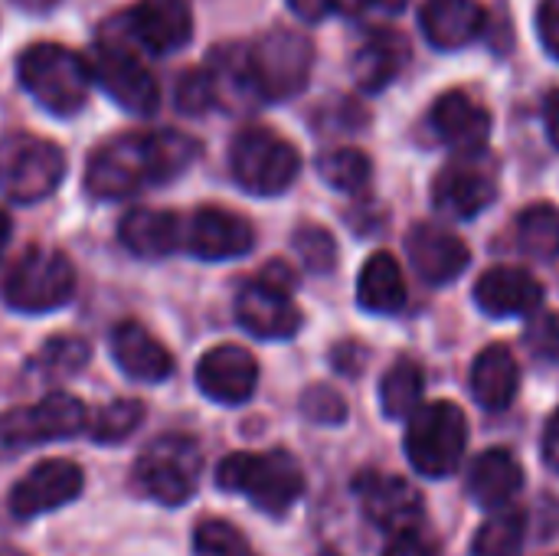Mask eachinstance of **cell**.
Instances as JSON below:
<instances>
[{
    "label": "cell",
    "mask_w": 559,
    "mask_h": 556,
    "mask_svg": "<svg viewBox=\"0 0 559 556\" xmlns=\"http://www.w3.org/2000/svg\"><path fill=\"white\" fill-rule=\"evenodd\" d=\"M200 144L177 131H134L102 144L85 167V187L98 200H124L147 184H167L183 174Z\"/></svg>",
    "instance_id": "cell-1"
},
{
    "label": "cell",
    "mask_w": 559,
    "mask_h": 556,
    "mask_svg": "<svg viewBox=\"0 0 559 556\" xmlns=\"http://www.w3.org/2000/svg\"><path fill=\"white\" fill-rule=\"evenodd\" d=\"M216 485L229 495L249 498L259 511L282 518L305 495V472L282 449L262 452V456L236 452V456H226L219 462Z\"/></svg>",
    "instance_id": "cell-2"
},
{
    "label": "cell",
    "mask_w": 559,
    "mask_h": 556,
    "mask_svg": "<svg viewBox=\"0 0 559 556\" xmlns=\"http://www.w3.org/2000/svg\"><path fill=\"white\" fill-rule=\"evenodd\" d=\"M16 72H20V85L29 92V98L52 115H72L88 98L92 66L79 52H72L59 43L26 46L20 52Z\"/></svg>",
    "instance_id": "cell-3"
},
{
    "label": "cell",
    "mask_w": 559,
    "mask_h": 556,
    "mask_svg": "<svg viewBox=\"0 0 559 556\" xmlns=\"http://www.w3.org/2000/svg\"><path fill=\"white\" fill-rule=\"evenodd\" d=\"M203 475V449L190 436H160L154 439L134 465V485L157 505L180 508L197 495Z\"/></svg>",
    "instance_id": "cell-4"
},
{
    "label": "cell",
    "mask_w": 559,
    "mask_h": 556,
    "mask_svg": "<svg viewBox=\"0 0 559 556\" xmlns=\"http://www.w3.org/2000/svg\"><path fill=\"white\" fill-rule=\"evenodd\" d=\"M465 446H468V423L455 403L439 400V403L419 406L409 416L406 456L419 475H426V478L452 475L462 465Z\"/></svg>",
    "instance_id": "cell-5"
},
{
    "label": "cell",
    "mask_w": 559,
    "mask_h": 556,
    "mask_svg": "<svg viewBox=\"0 0 559 556\" xmlns=\"http://www.w3.org/2000/svg\"><path fill=\"white\" fill-rule=\"evenodd\" d=\"M75 292V269L59 249L29 246L3 279V301L23 315L62 308Z\"/></svg>",
    "instance_id": "cell-6"
},
{
    "label": "cell",
    "mask_w": 559,
    "mask_h": 556,
    "mask_svg": "<svg viewBox=\"0 0 559 556\" xmlns=\"http://www.w3.org/2000/svg\"><path fill=\"white\" fill-rule=\"evenodd\" d=\"M88 429V410L69 393H49L36 406L0 413V459H13L43 442H62Z\"/></svg>",
    "instance_id": "cell-7"
},
{
    "label": "cell",
    "mask_w": 559,
    "mask_h": 556,
    "mask_svg": "<svg viewBox=\"0 0 559 556\" xmlns=\"http://www.w3.org/2000/svg\"><path fill=\"white\" fill-rule=\"evenodd\" d=\"M229 167L242 190L255 197H275L285 193L301 170V157L295 144L278 138L269 128H249L242 131L229 147Z\"/></svg>",
    "instance_id": "cell-8"
},
{
    "label": "cell",
    "mask_w": 559,
    "mask_h": 556,
    "mask_svg": "<svg viewBox=\"0 0 559 556\" xmlns=\"http://www.w3.org/2000/svg\"><path fill=\"white\" fill-rule=\"evenodd\" d=\"M246 62L259 98H292L308 85L314 46L305 33L272 29L252 49H246Z\"/></svg>",
    "instance_id": "cell-9"
},
{
    "label": "cell",
    "mask_w": 559,
    "mask_h": 556,
    "mask_svg": "<svg viewBox=\"0 0 559 556\" xmlns=\"http://www.w3.org/2000/svg\"><path fill=\"white\" fill-rule=\"evenodd\" d=\"M88 66H92V82H98L108 92V98L118 102L124 111H134V115L157 111L160 105L157 79L128 43L102 36Z\"/></svg>",
    "instance_id": "cell-10"
},
{
    "label": "cell",
    "mask_w": 559,
    "mask_h": 556,
    "mask_svg": "<svg viewBox=\"0 0 559 556\" xmlns=\"http://www.w3.org/2000/svg\"><path fill=\"white\" fill-rule=\"evenodd\" d=\"M495 197H498V167L488 157V147L472 154H455V161H449L432 184L436 210L455 220L478 216L485 206L495 203Z\"/></svg>",
    "instance_id": "cell-11"
},
{
    "label": "cell",
    "mask_w": 559,
    "mask_h": 556,
    "mask_svg": "<svg viewBox=\"0 0 559 556\" xmlns=\"http://www.w3.org/2000/svg\"><path fill=\"white\" fill-rule=\"evenodd\" d=\"M85 475L69 459H46L29 469L10 492L7 508L16 521H33L46 511L66 508L82 495Z\"/></svg>",
    "instance_id": "cell-12"
},
{
    "label": "cell",
    "mask_w": 559,
    "mask_h": 556,
    "mask_svg": "<svg viewBox=\"0 0 559 556\" xmlns=\"http://www.w3.org/2000/svg\"><path fill=\"white\" fill-rule=\"evenodd\" d=\"M66 177V157L52 141L23 138L13 144L3 164V187L16 203L46 200Z\"/></svg>",
    "instance_id": "cell-13"
},
{
    "label": "cell",
    "mask_w": 559,
    "mask_h": 556,
    "mask_svg": "<svg viewBox=\"0 0 559 556\" xmlns=\"http://www.w3.org/2000/svg\"><path fill=\"white\" fill-rule=\"evenodd\" d=\"M364 514L383 531H413L423 524V495L396 475L364 472L354 482Z\"/></svg>",
    "instance_id": "cell-14"
},
{
    "label": "cell",
    "mask_w": 559,
    "mask_h": 556,
    "mask_svg": "<svg viewBox=\"0 0 559 556\" xmlns=\"http://www.w3.org/2000/svg\"><path fill=\"white\" fill-rule=\"evenodd\" d=\"M236 318L252 338L262 341H288L301 328V311L292 301V292L265 282L262 275L242 285L236 298Z\"/></svg>",
    "instance_id": "cell-15"
},
{
    "label": "cell",
    "mask_w": 559,
    "mask_h": 556,
    "mask_svg": "<svg viewBox=\"0 0 559 556\" xmlns=\"http://www.w3.org/2000/svg\"><path fill=\"white\" fill-rule=\"evenodd\" d=\"M259 383V364L246 347L236 344H219L206 351L197 364V387L203 397L223 406H239L252 400Z\"/></svg>",
    "instance_id": "cell-16"
},
{
    "label": "cell",
    "mask_w": 559,
    "mask_h": 556,
    "mask_svg": "<svg viewBox=\"0 0 559 556\" xmlns=\"http://www.w3.org/2000/svg\"><path fill=\"white\" fill-rule=\"evenodd\" d=\"M183 242L197 259L223 262V259L246 256L255 246V233H252V223L246 216L219 210V206H203L187 223Z\"/></svg>",
    "instance_id": "cell-17"
},
{
    "label": "cell",
    "mask_w": 559,
    "mask_h": 556,
    "mask_svg": "<svg viewBox=\"0 0 559 556\" xmlns=\"http://www.w3.org/2000/svg\"><path fill=\"white\" fill-rule=\"evenodd\" d=\"M406 256H409L413 269L419 272V279L429 282V285L455 282L472 262L468 246L455 233H449L442 226H432V223H419V226L409 229Z\"/></svg>",
    "instance_id": "cell-18"
},
{
    "label": "cell",
    "mask_w": 559,
    "mask_h": 556,
    "mask_svg": "<svg viewBox=\"0 0 559 556\" xmlns=\"http://www.w3.org/2000/svg\"><path fill=\"white\" fill-rule=\"evenodd\" d=\"M475 305L488 318H524L544 305V285L514 265H495L475 282Z\"/></svg>",
    "instance_id": "cell-19"
},
{
    "label": "cell",
    "mask_w": 559,
    "mask_h": 556,
    "mask_svg": "<svg viewBox=\"0 0 559 556\" xmlns=\"http://www.w3.org/2000/svg\"><path fill=\"white\" fill-rule=\"evenodd\" d=\"M432 128H436V134L455 154H472V151H485L488 147L491 115L468 92L452 88V92H442L436 98V105H432Z\"/></svg>",
    "instance_id": "cell-20"
},
{
    "label": "cell",
    "mask_w": 559,
    "mask_h": 556,
    "mask_svg": "<svg viewBox=\"0 0 559 556\" xmlns=\"http://www.w3.org/2000/svg\"><path fill=\"white\" fill-rule=\"evenodd\" d=\"M111 357L124 377L141 383H160L174 374L170 351L138 321H121L111 331Z\"/></svg>",
    "instance_id": "cell-21"
},
{
    "label": "cell",
    "mask_w": 559,
    "mask_h": 556,
    "mask_svg": "<svg viewBox=\"0 0 559 556\" xmlns=\"http://www.w3.org/2000/svg\"><path fill=\"white\" fill-rule=\"evenodd\" d=\"M128 23L131 33L157 56L183 49L193 36V13L187 0H141Z\"/></svg>",
    "instance_id": "cell-22"
},
{
    "label": "cell",
    "mask_w": 559,
    "mask_h": 556,
    "mask_svg": "<svg viewBox=\"0 0 559 556\" xmlns=\"http://www.w3.org/2000/svg\"><path fill=\"white\" fill-rule=\"evenodd\" d=\"M426 39L436 49H462L485 29V10L478 0H426L419 10Z\"/></svg>",
    "instance_id": "cell-23"
},
{
    "label": "cell",
    "mask_w": 559,
    "mask_h": 556,
    "mask_svg": "<svg viewBox=\"0 0 559 556\" xmlns=\"http://www.w3.org/2000/svg\"><path fill=\"white\" fill-rule=\"evenodd\" d=\"M524 488V469L508 449H488L472 462L468 472V495L478 508H504Z\"/></svg>",
    "instance_id": "cell-24"
},
{
    "label": "cell",
    "mask_w": 559,
    "mask_h": 556,
    "mask_svg": "<svg viewBox=\"0 0 559 556\" xmlns=\"http://www.w3.org/2000/svg\"><path fill=\"white\" fill-rule=\"evenodd\" d=\"M518 387H521V367H518L511 347L491 344L475 357V364H472V397L485 410H491V413L508 410L514 403V397H518Z\"/></svg>",
    "instance_id": "cell-25"
},
{
    "label": "cell",
    "mask_w": 559,
    "mask_h": 556,
    "mask_svg": "<svg viewBox=\"0 0 559 556\" xmlns=\"http://www.w3.org/2000/svg\"><path fill=\"white\" fill-rule=\"evenodd\" d=\"M118 239L141 259H160L183 242V226L174 213L164 210H131L118 226Z\"/></svg>",
    "instance_id": "cell-26"
},
{
    "label": "cell",
    "mask_w": 559,
    "mask_h": 556,
    "mask_svg": "<svg viewBox=\"0 0 559 556\" xmlns=\"http://www.w3.org/2000/svg\"><path fill=\"white\" fill-rule=\"evenodd\" d=\"M357 301L370 315H396L406 308V279L390 252H373L357 279Z\"/></svg>",
    "instance_id": "cell-27"
},
{
    "label": "cell",
    "mask_w": 559,
    "mask_h": 556,
    "mask_svg": "<svg viewBox=\"0 0 559 556\" xmlns=\"http://www.w3.org/2000/svg\"><path fill=\"white\" fill-rule=\"evenodd\" d=\"M406 56H409V46L400 33L393 29H380L373 33L354 56V79L360 88L367 92H380L386 88L400 69L406 66Z\"/></svg>",
    "instance_id": "cell-28"
},
{
    "label": "cell",
    "mask_w": 559,
    "mask_h": 556,
    "mask_svg": "<svg viewBox=\"0 0 559 556\" xmlns=\"http://www.w3.org/2000/svg\"><path fill=\"white\" fill-rule=\"evenodd\" d=\"M527 537V518L518 508H495V514L478 528L472 556H521Z\"/></svg>",
    "instance_id": "cell-29"
},
{
    "label": "cell",
    "mask_w": 559,
    "mask_h": 556,
    "mask_svg": "<svg viewBox=\"0 0 559 556\" xmlns=\"http://www.w3.org/2000/svg\"><path fill=\"white\" fill-rule=\"evenodd\" d=\"M423 400V370L413 360H400L380 383V406L390 419H409Z\"/></svg>",
    "instance_id": "cell-30"
},
{
    "label": "cell",
    "mask_w": 559,
    "mask_h": 556,
    "mask_svg": "<svg viewBox=\"0 0 559 556\" xmlns=\"http://www.w3.org/2000/svg\"><path fill=\"white\" fill-rule=\"evenodd\" d=\"M518 242L531 259L559 256V210L554 203L527 206L518 220Z\"/></svg>",
    "instance_id": "cell-31"
},
{
    "label": "cell",
    "mask_w": 559,
    "mask_h": 556,
    "mask_svg": "<svg viewBox=\"0 0 559 556\" xmlns=\"http://www.w3.org/2000/svg\"><path fill=\"white\" fill-rule=\"evenodd\" d=\"M370 157L357 147H334L328 154H321L318 161V174L324 184H331L334 190L354 193L370 180Z\"/></svg>",
    "instance_id": "cell-32"
},
{
    "label": "cell",
    "mask_w": 559,
    "mask_h": 556,
    "mask_svg": "<svg viewBox=\"0 0 559 556\" xmlns=\"http://www.w3.org/2000/svg\"><path fill=\"white\" fill-rule=\"evenodd\" d=\"M141 423H144V403H138V400H115L95 419H88V433H92L95 442L115 446V442H124Z\"/></svg>",
    "instance_id": "cell-33"
},
{
    "label": "cell",
    "mask_w": 559,
    "mask_h": 556,
    "mask_svg": "<svg viewBox=\"0 0 559 556\" xmlns=\"http://www.w3.org/2000/svg\"><path fill=\"white\" fill-rule=\"evenodd\" d=\"M193 556H259L226 521H203L193 531Z\"/></svg>",
    "instance_id": "cell-34"
},
{
    "label": "cell",
    "mask_w": 559,
    "mask_h": 556,
    "mask_svg": "<svg viewBox=\"0 0 559 556\" xmlns=\"http://www.w3.org/2000/svg\"><path fill=\"white\" fill-rule=\"evenodd\" d=\"M524 344L527 351L544 360V364H554L559 360V315L557 311H531L527 315V328H524Z\"/></svg>",
    "instance_id": "cell-35"
},
{
    "label": "cell",
    "mask_w": 559,
    "mask_h": 556,
    "mask_svg": "<svg viewBox=\"0 0 559 556\" xmlns=\"http://www.w3.org/2000/svg\"><path fill=\"white\" fill-rule=\"evenodd\" d=\"M295 249L305 259V265L314 272H328L337 259V246H334L331 233H324L321 226H301L295 233Z\"/></svg>",
    "instance_id": "cell-36"
},
{
    "label": "cell",
    "mask_w": 559,
    "mask_h": 556,
    "mask_svg": "<svg viewBox=\"0 0 559 556\" xmlns=\"http://www.w3.org/2000/svg\"><path fill=\"white\" fill-rule=\"evenodd\" d=\"M85 357H88L85 341L56 338V341H49V344L43 347L39 364H43V370H49V374H72V370H79V367L85 364Z\"/></svg>",
    "instance_id": "cell-37"
},
{
    "label": "cell",
    "mask_w": 559,
    "mask_h": 556,
    "mask_svg": "<svg viewBox=\"0 0 559 556\" xmlns=\"http://www.w3.org/2000/svg\"><path fill=\"white\" fill-rule=\"evenodd\" d=\"M216 102V85H213V75L210 69H193L180 79L177 85V105L180 111H203Z\"/></svg>",
    "instance_id": "cell-38"
},
{
    "label": "cell",
    "mask_w": 559,
    "mask_h": 556,
    "mask_svg": "<svg viewBox=\"0 0 559 556\" xmlns=\"http://www.w3.org/2000/svg\"><path fill=\"white\" fill-rule=\"evenodd\" d=\"M305 413H308L314 423H341V419L347 416V406H344V400H341L334 390L314 387V390L305 393Z\"/></svg>",
    "instance_id": "cell-39"
},
{
    "label": "cell",
    "mask_w": 559,
    "mask_h": 556,
    "mask_svg": "<svg viewBox=\"0 0 559 556\" xmlns=\"http://www.w3.org/2000/svg\"><path fill=\"white\" fill-rule=\"evenodd\" d=\"M537 29L547 46V52L559 62V0H544L537 13Z\"/></svg>",
    "instance_id": "cell-40"
},
{
    "label": "cell",
    "mask_w": 559,
    "mask_h": 556,
    "mask_svg": "<svg viewBox=\"0 0 559 556\" xmlns=\"http://www.w3.org/2000/svg\"><path fill=\"white\" fill-rule=\"evenodd\" d=\"M383 556H436V554H432V547L419 537V528H413V531H396V534H393V541L386 544Z\"/></svg>",
    "instance_id": "cell-41"
},
{
    "label": "cell",
    "mask_w": 559,
    "mask_h": 556,
    "mask_svg": "<svg viewBox=\"0 0 559 556\" xmlns=\"http://www.w3.org/2000/svg\"><path fill=\"white\" fill-rule=\"evenodd\" d=\"M544 459L559 475V410L550 416V423L544 429Z\"/></svg>",
    "instance_id": "cell-42"
},
{
    "label": "cell",
    "mask_w": 559,
    "mask_h": 556,
    "mask_svg": "<svg viewBox=\"0 0 559 556\" xmlns=\"http://www.w3.org/2000/svg\"><path fill=\"white\" fill-rule=\"evenodd\" d=\"M288 7L301 16V20H308V23H318V20H324L328 16V10H331V0H288Z\"/></svg>",
    "instance_id": "cell-43"
},
{
    "label": "cell",
    "mask_w": 559,
    "mask_h": 556,
    "mask_svg": "<svg viewBox=\"0 0 559 556\" xmlns=\"http://www.w3.org/2000/svg\"><path fill=\"white\" fill-rule=\"evenodd\" d=\"M544 125H547V134L554 141V147H559V88L547 95L544 102Z\"/></svg>",
    "instance_id": "cell-44"
},
{
    "label": "cell",
    "mask_w": 559,
    "mask_h": 556,
    "mask_svg": "<svg viewBox=\"0 0 559 556\" xmlns=\"http://www.w3.org/2000/svg\"><path fill=\"white\" fill-rule=\"evenodd\" d=\"M373 0H331V10L344 13V16H357L360 10H367Z\"/></svg>",
    "instance_id": "cell-45"
},
{
    "label": "cell",
    "mask_w": 559,
    "mask_h": 556,
    "mask_svg": "<svg viewBox=\"0 0 559 556\" xmlns=\"http://www.w3.org/2000/svg\"><path fill=\"white\" fill-rule=\"evenodd\" d=\"M10 236H13V220H10V213L0 210V256H3V249L10 242Z\"/></svg>",
    "instance_id": "cell-46"
},
{
    "label": "cell",
    "mask_w": 559,
    "mask_h": 556,
    "mask_svg": "<svg viewBox=\"0 0 559 556\" xmlns=\"http://www.w3.org/2000/svg\"><path fill=\"white\" fill-rule=\"evenodd\" d=\"M20 7H26V10H46V7H52L56 0H16Z\"/></svg>",
    "instance_id": "cell-47"
},
{
    "label": "cell",
    "mask_w": 559,
    "mask_h": 556,
    "mask_svg": "<svg viewBox=\"0 0 559 556\" xmlns=\"http://www.w3.org/2000/svg\"><path fill=\"white\" fill-rule=\"evenodd\" d=\"M373 3H380L383 10H390V13H396V10H403L409 0H373Z\"/></svg>",
    "instance_id": "cell-48"
},
{
    "label": "cell",
    "mask_w": 559,
    "mask_h": 556,
    "mask_svg": "<svg viewBox=\"0 0 559 556\" xmlns=\"http://www.w3.org/2000/svg\"><path fill=\"white\" fill-rule=\"evenodd\" d=\"M321 556H337V554H331V551H324V554H321Z\"/></svg>",
    "instance_id": "cell-49"
}]
</instances>
